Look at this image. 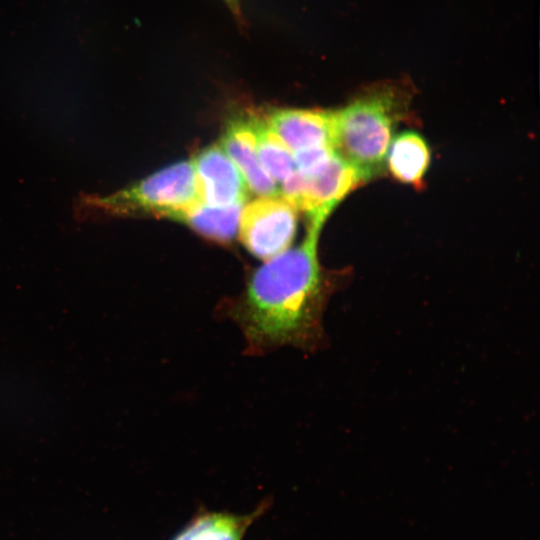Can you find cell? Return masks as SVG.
I'll list each match as a JSON object with an SVG mask.
<instances>
[{
  "label": "cell",
  "instance_id": "1",
  "mask_svg": "<svg viewBox=\"0 0 540 540\" xmlns=\"http://www.w3.org/2000/svg\"><path fill=\"white\" fill-rule=\"evenodd\" d=\"M309 224L303 242L256 269L232 305L229 315L252 353L282 346L315 350L323 344L328 288L317 258L323 225Z\"/></svg>",
  "mask_w": 540,
  "mask_h": 540
},
{
  "label": "cell",
  "instance_id": "2",
  "mask_svg": "<svg viewBox=\"0 0 540 540\" xmlns=\"http://www.w3.org/2000/svg\"><path fill=\"white\" fill-rule=\"evenodd\" d=\"M408 110L395 87L374 88L333 111L332 146L362 182L380 174L397 124Z\"/></svg>",
  "mask_w": 540,
  "mask_h": 540
},
{
  "label": "cell",
  "instance_id": "3",
  "mask_svg": "<svg viewBox=\"0 0 540 540\" xmlns=\"http://www.w3.org/2000/svg\"><path fill=\"white\" fill-rule=\"evenodd\" d=\"M199 202L193 163L182 161L108 195L82 194L74 210L82 221L127 216L173 219Z\"/></svg>",
  "mask_w": 540,
  "mask_h": 540
},
{
  "label": "cell",
  "instance_id": "4",
  "mask_svg": "<svg viewBox=\"0 0 540 540\" xmlns=\"http://www.w3.org/2000/svg\"><path fill=\"white\" fill-rule=\"evenodd\" d=\"M296 228V209L280 196H260L241 209L240 240L257 258L269 260L287 250Z\"/></svg>",
  "mask_w": 540,
  "mask_h": 540
},
{
  "label": "cell",
  "instance_id": "5",
  "mask_svg": "<svg viewBox=\"0 0 540 540\" xmlns=\"http://www.w3.org/2000/svg\"><path fill=\"white\" fill-rule=\"evenodd\" d=\"M198 195L212 207L243 205L248 186L233 161L220 145H210L192 160Z\"/></svg>",
  "mask_w": 540,
  "mask_h": 540
},
{
  "label": "cell",
  "instance_id": "6",
  "mask_svg": "<svg viewBox=\"0 0 540 540\" xmlns=\"http://www.w3.org/2000/svg\"><path fill=\"white\" fill-rule=\"evenodd\" d=\"M304 189L296 210L305 212L310 222L323 225L335 206L362 183L357 173L336 152L316 173L304 176Z\"/></svg>",
  "mask_w": 540,
  "mask_h": 540
},
{
  "label": "cell",
  "instance_id": "7",
  "mask_svg": "<svg viewBox=\"0 0 540 540\" xmlns=\"http://www.w3.org/2000/svg\"><path fill=\"white\" fill-rule=\"evenodd\" d=\"M252 115L253 112H246L229 119L220 146L242 174L249 191L259 196H279L276 182L259 162Z\"/></svg>",
  "mask_w": 540,
  "mask_h": 540
},
{
  "label": "cell",
  "instance_id": "8",
  "mask_svg": "<svg viewBox=\"0 0 540 540\" xmlns=\"http://www.w3.org/2000/svg\"><path fill=\"white\" fill-rule=\"evenodd\" d=\"M264 118L272 132L292 152L332 146L333 111L280 108L270 111Z\"/></svg>",
  "mask_w": 540,
  "mask_h": 540
},
{
  "label": "cell",
  "instance_id": "9",
  "mask_svg": "<svg viewBox=\"0 0 540 540\" xmlns=\"http://www.w3.org/2000/svg\"><path fill=\"white\" fill-rule=\"evenodd\" d=\"M263 502L246 514L203 511L195 515L171 540H243L248 529L268 509Z\"/></svg>",
  "mask_w": 540,
  "mask_h": 540
},
{
  "label": "cell",
  "instance_id": "10",
  "mask_svg": "<svg viewBox=\"0 0 540 540\" xmlns=\"http://www.w3.org/2000/svg\"><path fill=\"white\" fill-rule=\"evenodd\" d=\"M429 164V147L421 135L405 131L392 139L387 150V166L397 181L420 188Z\"/></svg>",
  "mask_w": 540,
  "mask_h": 540
},
{
  "label": "cell",
  "instance_id": "11",
  "mask_svg": "<svg viewBox=\"0 0 540 540\" xmlns=\"http://www.w3.org/2000/svg\"><path fill=\"white\" fill-rule=\"evenodd\" d=\"M242 206L212 207L199 202L177 214L173 220L187 224L210 240L228 243L238 231Z\"/></svg>",
  "mask_w": 540,
  "mask_h": 540
},
{
  "label": "cell",
  "instance_id": "12",
  "mask_svg": "<svg viewBox=\"0 0 540 540\" xmlns=\"http://www.w3.org/2000/svg\"><path fill=\"white\" fill-rule=\"evenodd\" d=\"M252 121L259 162L275 182H282L295 171L291 151L268 127L264 117L253 112Z\"/></svg>",
  "mask_w": 540,
  "mask_h": 540
},
{
  "label": "cell",
  "instance_id": "13",
  "mask_svg": "<svg viewBox=\"0 0 540 540\" xmlns=\"http://www.w3.org/2000/svg\"><path fill=\"white\" fill-rule=\"evenodd\" d=\"M335 154L332 146H316L292 152L295 169L303 176L319 171Z\"/></svg>",
  "mask_w": 540,
  "mask_h": 540
},
{
  "label": "cell",
  "instance_id": "14",
  "mask_svg": "<svg viewBox=\"0 0 540 540\" xmlns=\"http://www.w3.org/2000/svg\"><path fill=\"white\" fill-rule=\"evenodd\" d=\"M237 20H243L242 0H222Z\"/></svg>",
  "mask_w": 540,
  "mask_h": 540
}]
</instances>
